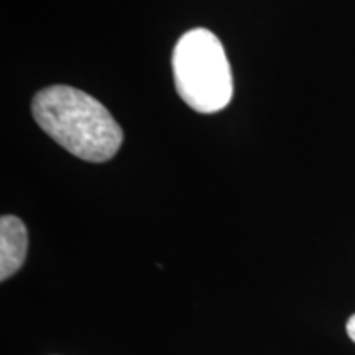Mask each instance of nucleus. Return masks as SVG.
Instances as JSON below:
<instances>
[{
    "instance_id": "1",
    "label": "nucleus",
    "mask_w": 355,
    "mask_h": 355,
    "mask_svg": "<svg viewBox=\"0 0 355 355\" xmlns=\"http://www.w3.org/2000/svg\"><path fill=\"white\" fill-rule=\"evenodd\" d=\"M33 117L56 144L86 162H107L121 148L123 133L99 101L76 87L51 86L33 99Z\"/></svg>"
},
{
    "instance_id": "3",
    "label": "nucleus",
    "mask_w": 355,
    "mask_h": 355,
    "mask_svg": "<svg viewBox=\"0 0 355 355\" xmlns=\"http://www.w3.org/2000/svg\"><path fill=\"white\" fill-rule=\"evenodd\" d=\"M28 248L25 224L15 216H3L0 220V279L6 282L24 265Z\"/></svg>"
},
{
    "instance_id": "4",
    "label": "nucleus",
    "mask_w": 355,
    "mask_h": 355,
    "mask_svg": "<svg viewBox=\"0 0 355 355\" xmlns=\"http://www.w3.org/2000/svg\"><path fill=\"white\" fill-rule=\"evenodd\" d=\"M347 334L355 343V314L347 321Z\"/></svg>"
},
{
    "instance_id": "2",
    "label": "nucleus",
    "mask_w": 355,
    "mask_h": 355,
    "mask_svg": "<svg viewBox=\"0 0 355 355\" xmlns=\"http://www.w3.org/2000/svg\"><path fill=\"white\" fill-rule=\"evenodd\" d=\"M176 91L199 114H216L234 94L232 69L220 40L206 28H194L178 40L173 51Z\"/></svg>"
}]
</instances>
